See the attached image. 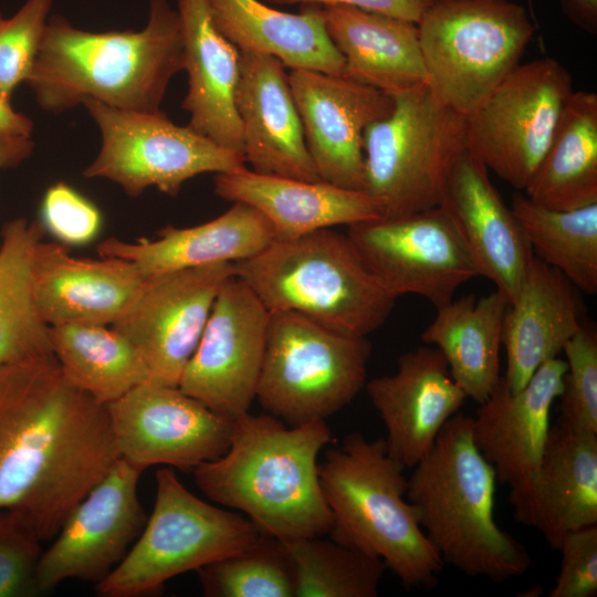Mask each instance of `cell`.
Returning a JSON list of instances; mask_svg holds the SVG:
<instances>
[{"instance_id":"7a4b0ae2","label":"cell","mask_w":597,"mask_h":597,"mask_svg":"<svg viewBox=\"0 0 597 597\" xmlns=\"http://www.w3.org/2000/svg\"><path fill=\"white\" fill-rule=\"evenodd\" d=\"M182 70L178 12L168 0H149L148 20L140 30L94 32L51 15L27 84L50 113L86 100L124 111L157 112L171 78Z\"/></svg>"},{"instance_id":"7bdbcfd3","label":"cell","mask_w":597,"mask_h":597,"mask_svg":"<svg viewBox=\"0 0 597 597\" xmlns=\"http://www.w3.org/2000/svg\"><path fill=\"white\" fill-rule=\"evenodd\" d=\"M271 4L349 6L418 23L434 0H263Z\"/></svg>"},{"instance_id":"e575fe53","label":"cell","mask_w":597,"mask_h":597,"mask_svg":"<svg viewBox=\"0 0 597 597\" xmlns=\"http://www.w3.org/2000/svg\"><path fill=\"white\" fill-rule=\"evenodd\" d=\"M510 208L536 258L559 271L574 287L589 295L597 293V203L556 210L516 191Z\"/></svg>"},{"instance_id":"5bb4252c","label":"cell","mask_w":597,"mask_h":597,"mask_svg":"<svg viewBox=\"0 0 597 597\" xmlns=\"http://www.w3.org/2000/svg\"><path fill=\"white\" fill-rule=\"evenodd\" d=\"M270 312L240 279H229L212 305L178 387L213 412L234 420L255 399Z\"/></svg>"},{"instance_id":"ac0fdd59","label":"cell","mask_w":597,"mask_h":597,"mask_svg":"<svg viewBox=\"0 0 597 597\" xmlns=\"http://www.w3.org/2000/svg\"><path fill=\"white\" fill-rule=\"evenodd\" d=\"M289 82L321 180L365 191L364 134L392 111V96L343 75L311 70H291Z\"/></svg>"},{"instance_id":"277c9868","label":"cell","mask_w":597,"mask_h":597,"mask_svg":"<svg viewBox=\"0 0 597 597\" xmlns=\"http://www.w3.org/2000/svg\"><path fill=\"white\" fill-rule=\"evenodd\" d=\"M472 416L457 412L407 478L406 498L443 564L504 582L531 566L525 546L494 516L496 474L474 444Z\"/></svg>"},{"instance_id":"b9f144b4","label":"cell","mask_w":597,"mask_h":597,"mask_svg":"<svg viewBox=\"0 0 597 597\" xmlns=\"http://www.w3.org/2000/svg\"><path fill=\"white\" fill-rule=\"evenodd\" d=\"M561 569L549 597H593L597 594V525L567 533L558 547Z\"/></svg>"},{"instance_id":"7dc6e473","label":"cell","mask_w":597,"mask_h":597,"mask_svg":"<svg viewBox=\"0 0 597 597\" xmlns=\"http://www.w3.org/2000/svg\"><path fill=\"white\" fill-rule=\"evenodd\" d=\"M436 1V0H434Z\"/></svg>"},{"instance_id":"ba28073f","label":"cell","mask_w":597,"mask_h":597,"mask_svg":"<svg viewBox=\"0 0 597 597\" xmlns=\"http://www.w3.org/2000/svg\"><path fill=\"white\" fill-rule=\"evenodd\" d=\"M392 98V111L364 134L365 191L387 218L439 207L465 150L464 116L427 85Z\"/></svg>"},{"instance_id":"f1b7e54d","label":"cell","mask_w":597,"mask_h":597,"mask_svg":"<svg viewBox=\"0 0 597 597\" xmlns=\"http://www.w3.org/2000/svg\"><path fill=\"white\" fill-rule=\"evenodd\" d=\"M322 17L343 76L391 96L427 85L417 23L349 6L322 7Z\"/></svg>"},{"instance_id":"4fadbf2b","label":"cell","mask_w":597,"mask_h":597,"mask_svg":"<svg viewBox=\"0 0 597 597\" xmlns=\"http://www.w3.org/2000/svg\"><path fill=\"white\" fill-rule=\"evenodd\" d=\"M346 234L367 268L397 298L413 294L439 308L453 300L461 285L479 276L440 206L358 222Z\"/></svg>"},{"instance_id":"52a82bcc","label":"cell","mask_w":597,"mask_h":597,"mask_svg":"<svg viewBox=\"0 0 597 597\" xmlns=\"http://www.w3.org/2000/svg\"><path fill=\"white\" fill-rule=\"evenodd\" d=\"M417 27L429 92L463 116L520 64L534 33L510 0H436Z\"/></svg>"},{"instance_id":"8d00e7d4","label":"cell","mask_w":597,"mask_h":597,"mask_svg":"<svg viewBox=\"0 0 597 597\" xmlns=\"http://www.w3.org/2000/svg\"><path fill=\"white\" fill-rule=\"evenodd\" d=\"M206 597H295L296 575L284 541L262 534L197 570Z\"/></svg>"},{"instance_id":"60d3db41","label":"cell","mask_w":597,"mask_h":597,"mask_svg":"<svg viewBox=\"0 0 597 597\" xmlns=\"http://www.w3.org/2000/svg\"><path fill=\"white\" fill-rule=\"evenodd\" d=\"M38 220L45 233L66 247L91 243L103 226L97 206L63 181H56L45 190Z\"/></svg>"},{"instance_id":"6da1fadb","label":"cell","mask_w":597,"mask_h":597,"mask_svg":"<svg viewBox=\"0 0 597 597\" xmlns=\"http://www.w3.org/2000/svg\"><path fill=\"white\" fill-rule=\"evenodd\" d=\"M119 459L106 405L54 355L0 365V510L48 542Z\"/></svg>"},{"instance_id":"8fae6325","label":"cell","mask_w":597,"mask_h":597,"mask_svg":"<svg viewBox=\"0 0 597 597\" xmlns=\"http://www.w3.org/2000/svg\"><path fill=\"white\" fill-rule=\"evenodd\" d=\"M82 105L101 135L100 150L83 176L111 180L130 197L150 187L175 197L198 175L245 167L242 154L175 124L160 111H124L92 100Z\"/></svg>"},{"instance_id":"7c38bea8","label":"cell","mask_w":597,"mask_h":597,"mask_svg":"<svg viewBox=\"0 0 597 597\" xmlns=\"http://www.w3.org/2000/svg\"><path fill=\"white\" fill-rule=\"evenodd\" d=\"M573 92L572 75L556 59L519 64L464 116L465 149L488 170L523 190Z\"/></svg>"},{"instance_id":"e0dca14e","label":"cell","mask_w":597,"mask_h":597,"mask_svg":"<svg viewBox=\"0 0 597 597\" xmlns=\"http://www.w3.org/2000/svg\"><path fill=\"white\" fill-rule=\"evenodd\" d=\"M232 262L214 263L146 279L127 311L111 326L143 357L149 381L178 387Z\"/></svg>"},{"instance_id":"d4e9b609","label":"cell","mask_w":597,"mask_h":597,"mask_svg":"<svg viewBox=\"0 0 597 597\" xmlns=\"http://www.w3.org/2000/svg\"><path fill=\"white\" fill-rule=\"evenodd\" d=\"M214 192L224 200L256 209L271 224L274 240H291L383 217L380 206L366 191L323 180L259 174L247 166L217 174Z\"/></svg>"},{"instance_id":"d6986e66","label":"cell","mask_w":597,"mask_h":597,"mask_svg":"<svg viewBox=\"0 0 597 597\" xmlns=\"http://www.w3.org/2000/svg\"><path fill=\"white\" fill-rule=\"evenodd\" d=\"M365 388L385 425L388 454L405 469L429 452L467 399L442 354L428 346L401 354L395 373L373 378Z\"/></svg>"},{"instance_id":"ffe728a7","label":"cell","mask_w":597,"mask_h":597,"mask_svg":"<svg viewBox=\"0 0 597 597\" xmlns=\"http://www.w3.org/2000/svg\"><path fill=\"white\" fill-rule=\"evenodd\" d=\"M510 503L553 549L567 533L597 525V434L551 426L537 468L510 486Z\"/></svg>"},{"instance_id":"4dcf8cb0","label":"cell","mask_w":597,"mask_h":597,"mask_svg":"<svg viewBox=\"0 0 597 597\" xmlns=\"http://www.w3.org/2000/svg\"><path fill=\"white\" fill-rule=\"evenodd\" d=\"M509 301L498 290L476 298L465 295L436 308L421 334L442 354L451 377L467 398L483 402L498 387L503 321Z\"/></svg>"},{"instance_id":"3957f363","label":"cell","mask_w":597,"mask_h":597,"mask_svg":"<svg viewBox=\"0 0 597 597\" xmlns=\"http://www.w3.org/2000/svg\"><path fill=\"white\" fill-rule=\"evenodd\" d=\"M331 440L325 420L290 427L248 411L233 420L227 451L192 470L195 482L212 502L245 513L262 534L323 536L332 516L317 458Z\"/></svg>"},{"instance_id":"2e32d148","label":"cell","mask_w":597,"mask_h":597,"mask_svg":"<svg viewBox=\"0 0 597 597\" xmlns=\"http://www.w3.org/2000/svg\"><path fill=\"white\" fill-rule=\"evenodd\" d=\"M140 474L119 458L71 510L40 558L43 595L67 579L96 584L122 562L148 517L138 498Z\"/></svg>"},{"instance_id":"ab89813d","label":"cell","mask_w":597,"mask_h":597,"mask_svg":"<svg viewBox=\"0 0 597 597\" xmlns=\"http://www.w3.org/2000/svg\"><path fill=\"white\" fill-rule=\"evenodd\" d=\"M41 540L14 512L0 510V597L42 596Z\"/></svg>"},{"instance_id":"836d02e7","label":"cell","mask_w":597,"mask_h":597,"mask_svg":"<svg viewBox=\"0 0 597 597\" xmlns=\"http://www.w3.org/2000/svg\"><path fill=\"white\" fill-rule=\"evenodd\" d=\"M45 231L40 221L15 218L1 230L0 365L52 355L49 326L38 313L32 268Z\"/></svg>"},{"instance_id":"9a60e30c","label":"cell","mask_w":597,"mask_h":597,"mask_svg":"<svg viewBox=\"0 0 597 597\" xmlns=\"http://www.w3.org/2000/svg\"><path fill=\"white\" fill-rule=\"evenodd\" d=\"M106 408L119 458L140 472L155 464L192 471L230 444L233 420L179 387L146 381Z\"/></svg>"},{"instance_id":"9c48e42d","label":"cell","mask_w":597,"mask_h":597,"mask_svg":"<svg viewBox=\"0 0 597 597\" xmlns=\"http://www.w3.org/2000/svg\"><path fill=\"white\" fill-rule=\"evenodd\" d=\"M370 354L366 337L272 311L255 399L290 427L325 420L365 387Z\"/></svg>"},{"instance_id":"44dd1931","label":"cell","mask_w":597,"mask_h":597,"mask_svg":"<svg viewBox=\"0 0 597 597\" xmlns=\"http://www.w3.org/2000/svg\"><path fill=\"white\" fill-rule=\"evenodd\" d=\"M440 207L452 221L479 276L490 280L513 303L534 254L489 170L467 149L451 170Z\"/></svg>"},{"instance_id":"8992f818","label":"cell","mask_w":597,"mask_h":597,"mask_svg":"<svg viewBox=\"0 0 597 597\" xmlns=\"http://www.w3.org/2000/svg\"><path fill=\"white\" fill-rule=\"evenodd\" d=\"M233 264L234 275L269 312H293L353 337H366L384 325L397 300L347 234L333 228L273 240L260 253Z\"/></svg>"},{"instance_id":"1f68e13d","label":"cell","mask_w":597,"mask_h":597,"mask_svg":"<svg viewBox=\"0 0 597 597\" xmlns=\"http://www.w3.org/2000/svg\"><path fill=\"white\" fill-rule=\"evenodd\" d=\"M524 193L535 203L572 210L597 203V94L574 91Z\"/></svg>"},{"instance_id":"bcb514c9","label":"cell","mask_w":597,"mask_h":597,"mask_svg":"<svg viewBox=\"0 0 597 597\" xmlns=\"http://www.w3.org/2000/svg\"><path fill=\"white\" fill-rule=\"evenodd\" d=\"M564 13L579 28L595 33L597 29V0H562Z\"/></svg>"},{"instance_id":"4316f807","label":"cell","mask_w":597,"mask_h":597,"mask_svg":"<svg viewBox=\"0 0 597 597\" xmlns=\"http://www.w3.org/2000/svg\"><path fill=\"white\" fill-rule=\"evenodd\" d=\"M274 240L269 221L253 207H232L205 223L177 228L166 226L155 239L126 242L111 237L97 247L100 256H116L134 263L146 277L203 265L238 262L264 250Z\"/></svg>"},{"instance_id":"74e56055","label":"cell","mask_w":597,"mask_h":597,"mask_svg":"<svg viewBox=\"0 0 597 597\" xmlns=\"http://www.w3.org/2000/svg\"><path fill=\"white\" fill-rule=\"evenodd\" d=\"M566 371L558 422L597 434V334L583 326L564 346Z\"/></svg>"},{"instance_id":"f35d334b","label":"cell","mask_w":597,"mask_h":597,"mask_svg":"<svg viewBox=\"0 0 597 597\" xmlns=\"http://www.w3.org/2000/svg\"><path fill=\"white\" fill-rule=\"evenodd\" d=\"M52 0H27L10 18L0 12V93L11 100L35 63Z\"/></svg>"},{"instance_id":"484cf974","label":"cell","mask_w":597,"mask_h":597,"mask_svg":"<svg viewBox=\"0 0 597 597\" xmlns=\"http://www.w3.org/2000/svg\"><path fill=\"white\" fill-rule=\"evenodd\" d=\"M188 91L181 107L188 126L216 144L242 154L235 107L240 51L214 25L207 0H177ZM243 155V154H242Z\"/></svg>"},{"instance_id":"7402d4cb","label":"cell","mask_w":597,"mask_h":597,"mask_svg":"<svg viewBox=\"0 0 597 597\" xmlns=\"http://www.w3.org/2000/svg\"><path fill=\"white\" fill-rule=\"evenodd\" d=\"M285 69L273 55L240 51L242 154L255 172L318 181Z\"/></svg>"},{"instance_id":"603a6c76","label":"cell","mask_w":597,"mask_h":597,"mask_svg":"<svg viewBox=\"0 0 597 597\" xmlns=\"http://www.w3.org/2000/svg\"><path fill=\"white\" fill-rule=\"evenodd\" d=\"M146 277L122 258L82 259L60 242L38 243L32 291L39 315L50 327L114 324L132 305Z\"/></svg>"},{"instance_id":"d590c367","label":"cell","mask_w":597,"mask_h":597,"mask_svg":"<svg viewBox=\"0 0 597 597\" xmlns=\"http://www.w3.org/2000/svg\"><path fill=\"white\" fill-rule=\"evenodd\" d=\"M324 536L284 541L295 567V597L377 596L385 563Z\"/></svg>"},{"instance_id":"cb8c5ba5","label":"cell","mask_w":597,"mask_h":597,"mask_svg":"<svg viewBox=\"0 0 597 597\" xmlns=\"http://www.w3.org/2000/svg\"><path fill=\"white\" fill-rule=\"evenodd\" d=\"M566 362L543 363L517 391L501 378L472 416V437L496 479L512 486L537 468L549 432L551 409L558 398Z\"/></svg>"},{"instance_id":"30bf717a","label":"cell","mask_w":597,"mask_h":597,"mask_svg":"<svg viewBox=\"0 0 597 597\" xmlns=\"http://www.w3.org/2000/svg\"><path fill=\"white\" fill-rule=\"evenodd\" d=\"M151 514L122 562L101 582V597L154 594L172 577L241 549L260 535L240 514L212 505L192 494L174 470L156 471Z\"/></svg>"},{"instance_id":"f6af8a7d","label":"cell","mask_w":597,"mask_h":597,"mask_svg":"<svg viewBox=\"0 0 597 597\" xmlns=\"http://www.w3.org/2000/svg\"><path fill=\"white\" fill-rule=\"evenodd\" d=\"M33 128L32 119L15 111L11 100L0 93V135L31 137Z\"/></svg>"},{"instance_id":"f546056e","label":"cell","mask_w":597,"mask_h":597,"mask_svg":"<svg viewBox=\"0 0 597 597\" xmlns=\"http://www.w3.org/2000/svg\"><path fill=\"white\" fill-rule=\"evenodd\" d=\"M217 29L239 51L273 55L291 70L343 75L344 59L329 39L322 7L283 12L260 0H207Z\"/></svg>"},{"instance_id":"5b68a950","label":"cell","mask_w":597,"mask_h":597,"mask_svg":"<svg viewBox=\"0 0 597 597\" xmlns=\"http://www.w3.org/2000/svg\"><path fill=\"white\" fill-rule=\"evenodd\" d=\"M405 468L384 438L350 432L318 462L331 538L379 557L407 588L437 585L443 562L406 498Z\"/></svg>"},{"instance_id":"ee69618b","label":"cell","mask_w":597,"mask_h":597,"mask_svg":"<svg viewBox=\"0 0 597 597\" xmlns=\"http://www.w3.org/2000/svg\"><path fill=\"white\" fill-rule=\"evenodd\" d=\"M33 147L31 137L0 135V170L23 163L31 156Z\"/></svg>"},{"instance_id":"d6a6232c","label":"cell","mask_w":597,"mask_h":597,"mask_svg":"<svg viewBox=\"0 0 597 597\" xmlns=\"http://www.w3.org/2000/svg\"><path fill=\"white\" fill-rule=\"evenodd\" d=\"M49 338L66 383L103 405L149 381L139 352L111 325L50 326Z\"/></svg>"},{"instance_id":"83f0119b","label":"cell","mask_w":597,"mask_h":597,"mask_svg":"<svg viewBox=\"0 0 597 597\" xmlns=\"http://www.w3.org/2000/svg\"><path fill=\"white\" fill-rule=\"evenodd\" d=\"M583 326L574 285L534 255L504 315L506 369L502 378L506 387L520 390L543 363L558 357Z\"/></svg>"}]
</instances>
